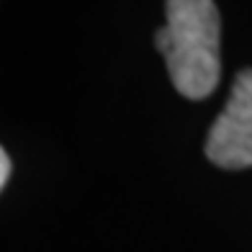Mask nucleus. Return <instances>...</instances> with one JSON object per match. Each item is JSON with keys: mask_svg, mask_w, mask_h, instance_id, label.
Segmentation results:
<instances>
[{"mask_svg": "<svg viewBox=\"0 0 252 252\" xmlns=\"http://www.w3.org/2000/svg\"><path fill=\"white\" fill-rule=\"evenodd\" d=\"M167 24L157 29L155 44L165 57L167 72L180 95L203 100L214 93L221 77V21L211 0H170Z\"/></svg>", "mask_w": 252, "mask_h": 252, "instance_id": "nucleus-1", "label": "nucleus"}, {"mask_svg": "<svg viewBox=\"0 0 252 252\" xmlns=\"http://www.w3.org/2000/svg\"><path fill=\"white\" fill-rule=\"evenodd\" d=\"M206 157L224 170L252 165V70L234 77L226 106L206 139Z\"/></svg>", "mask_w": 252, "mask_h": 252, "instance_id": "nucleus-2", "label": "nucleus"}, {"mask_svg": "<svg viewBox=\"0 0 252 252\" xmlns=\"http://www.w3.org/2000/svg\"><path fill=\"white\" fill-rule=\"evenodd\" d=\"M8 175H10V159H8L5 150L0 147V190H3V186L8 183Z\"/></svg>", "mask_w": 252, "mask_h": 252, "instance_id": "nucleus-3", "label": "nucleus"}]
</instances>
